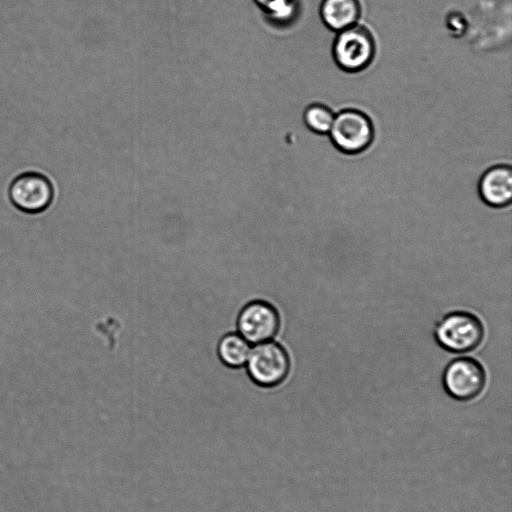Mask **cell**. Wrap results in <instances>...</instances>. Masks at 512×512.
Returning a JSON list of instances; mask_svg holds the SVG:
<instances>
[{"label": "cell", "instance_id": "cell-12", "mask_svg": "<svg viewBox=\"0 0 512 512\" xmlns=\"http://www.w3.org/2000/svg\"><path fill=\"white\" fill-rule=\"evenodd\" d=\"M335 114L330 107L321 103L308 105L303 112V122L313 133L328 134Z\"/></svg>", "mask_w": 512, "mask_h": 512}, {"label": "cell", "instance_id": "cell-3", "mask_svg": "<svg viewBox=\"0 0 512 512\" xmlns=\"http://www.w3.org/2000/svg\"><path fill=\"white\" fill-rule=\"evenodd\" d=\"M434 336L437 343L452 353H466L476 349L484 337L480 319L466 311L446 314L436 324Z\"/></svg>", "mask_w": 512, "mask_h": 512}, {"label": "cell", "instance_id": "cell-9", "mask_svg": "<svg viewBox=\"0 0 512 512\" xmlns=\"http://www.w3.org/2000/svg\"><path fill=\"white\" fill-rule=\"evenodd\" d=\"M359 0H322L319 15L323 24L334 32H340L358 23L361 17Z\"/></svg>", "mask_w": 512, "mask_h": 512}, {"label": "cell", "instance_id": "cell-4", "mask_svg": "<svg viewBox=\"0 0 512 512\" xmlns=\"http://www.w3.org/2000/svg\"><path fill=\"white\" fill-rule=\"evenodd\" d=\"M247 372L257 385L274 387L283 382L290 370V358L278 343L266 341L256 344L247 359Z\"/></svg>", "mask_w": 512, "mask_h": 512}, {"label": "cell", "instance_id": "cell-8", "mask_svg": "<svg viewBox=\"0 0 512 512\" xmlns=\"http://www.w3.org/2000/svg\"><path fill=\"white\" fill-rule=\"evenodd\" d=\"M478 192L482 201L494 208L508 206L512 200V169L508 164L488 168L480 177Z\"/></svg>", "mask_w": 512, "mask_h": 512}, {"label": "cell", "instance_id": "cell-2", "mask_svg": "<svg viewBox=\"0 0 512 512\" xmlns=\"http://www.w3.org/2000/svg\"><path fill=\"white\" fill-rule=\"evenodd\" d=\"M328 135L338 151L346 155H357L371 146L375 129L371 118L365 112L345 108L335 114Z\"/></svg>", "mask_w": 512, "mask_h": 512}, {"label": "cell", "instance_id": "cell-11", "mask_svg": "<svg viewBox=\"0 0 512 512\" xmlns=\"http://www.w3.org/2000/svg\"><path fill=\"white\" fill-rule=\"evenodd\" d=\"M251 346L240 334L225 335L218 344V355L221 361L232 368L246 364Z\"/></svg>", "mask_w": 512, "mask_h": 512}, {"label": "cell", "instance_id": "cell-1", "mask_svg": "<svg viewBox=\"0 0 512 512\" xmlns=\"http://www.w3.org/2000/svg\"><path fill=\"white\" fill-rule=\"evenodd\" d=\"M375 55V38L366 26L357 23L337 32L332 45V57L342 71L359 73L371 65Z\"/></svg>", "mask_w": 512, "mask_h": 512}, {"label": "cell", "instance_id": "cell-10", "mask_svg": "<svg viewBox=\"0 0 512 512\" xmlns=\"http://www.w3.org/2000/svg\"><path fill=\"white\" fill-rule=\"evenodd\" d=\"M265 19L275 27H286L300 14L299 0H253Z\"/></svg>", "mask_w": 512, "mask_h": 512}, {"label": "cell", "instance_id": "cell-6", "mask_svg": "<svg viewBox=\"0 0 512 512\" xmlns=\"http://www.w3.org/2000/svg\"><path fill=\"white\" fill-rule=\"evenodd\" d=\"M12 204L22 212L36 214L46 210L53 200V188L43 175L28 172L15 178L9 188Z\"/></svg>", "mask_w": 512, "mask_h": 512}, {"label": "cell", "instance_id": "cell-5", "mask_svg": "<svg viewBox=\"0 0 512 512\" xmlns=\"http://www.w3.org/2000/svg\"><path fill=\"white\" fill-rule=\"evenodd\" d=\"M486 384L482 365L470 357L452 360L443 372V386L447 394L458 401H470L478 397Z\"/></svg>", "mask_w": 512, "mask_h": 512}, {"label": "cell", "instance_id": "cell-7", "mask_svg": "<svg viewBox=\"0 0 512 512\" xmlns=\"http://www.w3.org/2000/svg\"><path fill=\"white\" fill-rule=\"evenodd\" d=\"M280 318L277 310L265 301H253L240 312L237 320L239 334L250 344L270 341L278 332Z\"/></svg>", "mask_w": 512, "mask_h": 512}]
</instances>
